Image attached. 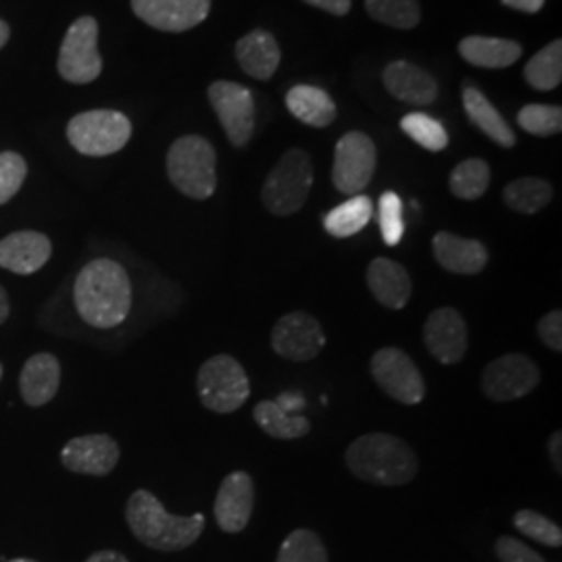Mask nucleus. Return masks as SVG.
I'll list each match as a JSON object with an SVG mask.
<instances>
[{
	"instance_id": "79ce46f5",
	"label": "nucleus",
	"mask_w": 562,
	"mask_h": 562,
	"mask_svg": "<svg viewBox=\"0 0 562 562\" xmlns=\"http://www.w3.org/2000/svg\"><path fill=\"white\" fill-rule=\"evenodd\" d=\"M562 434L561 431H554L552 436H550V440H548V452H550V461H552V467H554V471L561 475L562 473Z\"/></svg>"
},
{
	"instance_id": "9b49d317",
	"label": "nucleus",
	"mask_w": 562,
	"mask_h": 562,
	"mask_svg": "<svg viewBox=\"0 0 562 562\" xmlns=\"http://www.w3.org/2000/svg\"><path fill=\"white\" fill-rule=\"evenodd\" d=\"M101 71L99 23L94 18H80L67 30L60 46L59 74L71 83H90Z\"/></svg>"
},
{
	"instance_id": "f257e3e1",
	"label": "nucleus",
	"mask_w": 562,
	"mask_h": 562,
	"mask_svg": "<svg viewBox=\"0 0 562 562\" xmlns=\"http://www.w3.org/2000/svg\"><path fill=\"white\" fill-rule=\"evenodd\" d=\"M132 281L120 262L97 259L88 262L74 285V302L81 319L111 329L127 319L132 311Z\"/></svg>"
},
{
	"instance_id": "c85d7f7f",
	"label": "nucleus",
	"mask_w": 562,
	"mask_h": 562,
	"mask_svg": "<svg viewBox=\"0 0 562 562\" xmlns=\"http://www.w3.org/2000/svg\"><path fill=\"white\" fill-rule=\"evenodd\" d=\"M552 196H554L552 183L542 178H521V180L510 181L503 192L506 206L522 215L540 213L543 206H548V202L552 201Z\"/></svg>"
},
{
	"instance_id": "f704fd0d",
	"label": "nucleus",
	"mask_w": 562,
	"mask_h": 562,
	"mask_svg": "<svg viewBox=\"0 0 562 562\" xmlns=\"http://www.w3.org/2000/svg\"><path fill=\"white\" fill-rule=\"evenodd\" d=\"M517 121L527 134L548 138L561 134L562 109L559 104H527L519 111Z\"/></svg>"
},
{
	"instance_id": "473e14b6",
	"label": "nucleus",
	"mask_w": 562,
	"mask_h": 562,
	"mask_svg": "<svg viewBox=\"0 0 562 562\" xmlns=\"http://www.w3.org/2000/svg\"><path fill=\"white\" fill-rule=\"evenodd\" d=\"M402 132L417 142L422 148L429 153H442L448 148V132L443 130L442 123L425 113H408L401 121Z\"/></svg>"
},
{
	"instance_id": "423d86ee",
	"label": "nucleus",
	"mask_w": 562,
	"mask_h": 562,
	"mask_svg": "<svg viewBox=\"0 0 562 562\" xmlns=\"http://www.w3.org/2000/svg\"><path fill=\"white\" fill-rule=\"evenodd\" d=\"M196 387L204 408L220 415L236 413L250 398V380L232 355H215L202 362Z\"/></svg>"
},
{
	"instance_id": "4c0bfd02",
	"label": "nucleus",
	"mask_w": 562,
	"mask_h": 562,
	"mask_svg": "<svg viewBox=\"0 0 562 562\" xmlns=\"http://www.w3.org/2000/svg\"><path fill=\"white\" fill-rule=\"evenodd\" d=\"M27 176V165L18 153H0V204L20 192Z\"/></svg>"
},
{
	"instance_id": "bb28decb",
	"label": "nucleus",
	"mask_w": 562,
	"mask_h": 562,
	"mask_svg": "<svg viewBox=\"0 0 562 562\" xmlns=\"http://www.w3.org/2000/svg\"><path fill=\"white\" fill-rule=\"evenodd\" d=\"M252 417L262 431L276 440H299L311 431V422L302 415L285 411L278 401H261Z\"/></svg>"
},
{
	"instance_id": "7ed1b4c3",
	"label": "nucleus",
	"mask_w": 562,
	"mask_h": 562,
	"mask_svg": "<svg viewBox=\"0 0 562 562\" xmlns=\"http://www.w3.org/2000/svg\"><path fill=\"white\" fill-rule=\"evenodd\" d=\"M125 519L138 542L157 552H180L199 542L204 531V515L178 517L165 510L155 494L138 490L125 506Z\"/></svg>"
},
{
	"instance_id": "ea45409f",
	"label": "nucleus",
	"mask_w": 562,
	"mask_h": 562,
	"mask_svg": "<svg viewBox=\"0 0 562 562\" xmlns=\"http://www.w3.org/2000/svg\"><path fill=\"white\" fill-rule=\"evenodd\" d=\"M538 338L554 352H562V311H550L538 322Z\"/></svg>"
},
{
	"instance_id": "7c9ffc66",
	"label": "nucleus",
	"mask_w": 562,
	"mask_h": 562,
	"mask_svg": "<svg viewBox=\"0 0 562 562\" xmlns=\"http://www.w3.org/2000/svg\"><path fill=\"white\" fill-rule=\"evenodd\" d=\"M492 181L490 165L483 159H467L450 173V192L461 201H480Z\"/></svg>"
},
{
	"instance_id": "a211bd4d",
	"label": "nucleus",
	"mask_w": 562,
	"mask_h": 562,
	"mask_svg": "<svg viewBox=\"0 0 562 562\" xmlns=\"http://www.w3.org/2000/svg\"><path fill=\"white\" fill-rule=\"evenodd\" d=\"M438 265L457 276H477L490 261V252L482 241L461 238L450 232H438L431 240Z\"/></svg>"
},
{
	"instance_id": "c03bdc74",
	"label": "nucleus",
	"mask_w": 562,
	"mask_h": 562,
	"mask_svg": "<svg viewBox=\"0 0 562 562\" xmlns=\"http://www.w3.org/2000/svg\"><path fill=\"white\" fill-rule=\"evenodd\" d=\"M86 562H130L121 552L115 550H101V552H94L90 559Z\"/></svg>"
},
{
	"instance_id": "1a4fd4ad",
	"label": "nucleus",
	"mask_w": 562,
	"mask_h": 562,
	"mask_svg": "<svg viewBox=\"0 0 562 562\" xmlns=\"http://www.w3.org/2000/svg\"><path fill=\"white\" fill-rule=\"evenodd\" d=\"M371 375L383 392L406 406H415L425 398V380L415 361L396 346L380 348L371 357Z\"/></svg>"
},
{
	"instance_id": "72a5a7b5",
	"label": "nucleus",
	"mask_w": 562,
	"mask_h": 562,
	"mask_svg": "<svg viewBox=\"0 0 562 562\" xmlns=\"http://www.w3.org/2000/svg\"><path fill=\"white\" fill-rule=\"evenodd\" d=\"M276 562H329L325 543L311 529L292 531L283 543Z\"/></svg>"
},
{
	"instance_id": "de8ad7c7",
	"label": "nucleus",
	"mask_w": 562,
	"mask_h": 562,
	"mask_svg": "<svg viewBox=\"0 0 562 562\" xmlns=\"http://www.w3.org/2000/svg\"><path fill=\"white\" fill-rule=\"evenodd\" d=\"M9 562H38V561H30V559H15V561H9Z\"/></svg>"
},
{
	"instance_id": "aec40b11",
	"label": "nucleus",
	"mask_w": 562,
	"mask_h": 562,
	"mask_svg": "<svg viewBox=\"0 0 562 562\" xmlns=\"http://www.w3.org/2000/svg\"><path fill=\"white\" fill-rule=\"evenodd\" d=\"M383 83L394 99L406 104L427 106L438 99V81L406 60L390 63L383 71Z\"/></svg>"
},
{
	"instance_id": "cd10ccee",
	"label": "nucleus",
	"mask_w": 562,
	"mask_h": 562,
	"mask_svg": "<svg viewBox=\"0 0 562 562\" xmlns=\"http://www.w3.org/2000/svg\"><path fill=\"white\" fill-rule=\"evenodd\" d=\"M373 217V202L364 194H357L323 217V227L334 238H350L362 232Z\"/></svg>"
},
{
	"instance_id": "5701e85b",
	"label": "nucleus",
	"mask_w": 562,
	"mask_h": 562,
	"mask_svg": "<svg viewBox=\"0 0 562 562\" xmlns=\"http://www.w3.org/2000/svg\"><path fill=\"white\" fill-rule=\"evenodd\" d=\"M60 383V364L57 357L41 352L23 364L20 390L25 404L44 406L57 396Z\"/></svg>"
},
{
	"instance_id": "dca6fc26",
	"label": "nucleus",
	"mask_w": 562,
	"mask_h": 562,
	"mask_svg": "<svg viewBox=\"0 0 562 562\" xmlns=\"http://www.w3.org/2000/svg\"><path fill=\"white\" fill-rule=\"evenodd\" d=\"M134 13L161 32H186L206 20L211 0H132Z\"/></svg>"
},
{
	"instance_id": "f3484780",
	"label": "nucleus",
	"mask_w": 562,
	"mask_h": 562,
	"mask_svg": "<svg viewBox=\"0 0 562 562\" xmlns=\"http://www.w3.org/2000/svg\"><path fill=\"white\" fill-rule=\"evenodd\" d=\"M255 510V480L246 471L229 473L215 498V521L225 533H240Z\"/></svg>"
},
{
	"instance_id": "a18cd8bd",
	"label": "nucleus",
	"mask_w": 562,
	"mask_h": 562,
	"mask_svg": "<svg viewBox=\"0 0 562 562\" xmlns=\"http://www.w3.org/2000/svg\"><path fill=\"white\" fill-rule=\"evenodd\" d=\"M7 317H9V296H7L4 288L0 285V325L7 322Z\"/></svg>"
},
{
	"instance_id": "f03ea898",
	"label": "nucleus",
	"mask_w": 562,
	"mask_h": 562,
	"mask_svg": "<svg viewBox=\"0 0 562 562\" xmlns=\"http://www.w3.org/2000/svg\"><path fill=\"white\" fill-rule=\"evenodd\" d=\"M346 467L362 482L398 487L419 473L417 452L392 434H364L346 448Z\"/></svg>"
},
{
	"instance_id": "b1692460",
	"label": "nucleus",
	"mask_w": 562,
	"mask_h": 562,
	"mask_svg": "<svg viewBox=\"0 0 562 562\" xmlns=\"http://www.w3.org/2000/svg\"><path fill=\"white\" fill-rule=\"evenodd\" d=\"M462 104H464V111H467L469 120L473 121L490 140L496 142L503 148H513L517 144V136L510 130V125L504 121L503 115L498 113V109L487 101L485 94L480 92L477 88L464 86Z\"/></svg>"
},
{
	"instance_id": "c756f323",
	"label": "nucleus",
	"mask_w": 562,
	"mask_h": 562,
	"mask_svg": "<svg viewBox=\"0 0 562 562\" xmlns=\"http://www.w3.org/2000/svg\"><path fill=\"white\" fill-rule=\"evenodd\" d=\"M525 80L540 90L550 92L561 86L562 80V42H550L536 57L525 65Z\"/></svg>"
},
{
	"instance_id": "2f4dec72",
	"label": "nucleus",
	"mask_w": 562,
	"mask_h": 562,
	"mask_svg": "<svg viewBox=\"0 0 562 562\" xmlns=\"http://www.w3.org/2000/svg\"><path fill=\"white\" fill-rule=\"evenodd\" d=\"M364 9L373 20L396 30H413L422 21L417 0H364Z\"/></svg>"
},
{
	"instance_id": "a19ab883",
	"label": "nucleus",
	"mask_w": 562,
	"mask_h": 562,
	"mask_svg": "<svg viewBox=\"0 0 562 562\" xmlns=\"http://www.w3.org/2000/svg\"><path fill=\"white\" fill-rule=\"evenodd\" d=\"M304 2L313 4V7L322 9V11H327L331 15H338V18L348 15L350 7H352V0H304Z\"/></svg>"
},
{
	"instance_id": "09e8293b",
	"label": "nucleus",
	"mask_w": 562,
	"mask_h": 562,
	"mask_svg": "<svg viewBox=\"0 0 562 562\" xmlns=\"http://www.w3.org/2000/svg\"><path fill=\"white\" fill-rule=\"evenodd\" d=\"M0 378H2V364H0Z\"/></svg>"
},
{
	"instance_id": "39448f33",
	"label": "nucleus",
	"mask_w": 562,
	"mask_h": 562,
	"mask_svg": "<svg viewBox=\"0 0 562 562\" xmlns=\"http://www.w3.org/2000/svg\"><path fill=\"white\" fill-rule=\"evenodd\" d=\"M313 178L311 157L301 148L288 150L276 169H271L262 186L265 209L278 217H290L299 213L311 192Z\"/></svg>"
},
{
	"instance_id": "e433bc0d",
	"label": "nucleus",
	"mask_w": 562,
	"mask_h": 562,
	"mask_svg": "<svg viewBox=\"0 0 562 562\" xmlns=\"http://www.w3.org/2000/svg\"><path fill=\"white\" fill-rule=\"evenodd\" d=\"M380 227L382 238L387 246H398L404 236L402 201L396 192H383L380 199Z\"/></svg>"
},
{
	"instance_id": "c9c22d12",
	"label": "nucleus",
	"mask_w": 562,
	"mask_h": 562,
	"mask_svg": "<svg viewBox=\"0 0 562 562\" xmlns=\"http://www.w3.org/2000/svg\"><path fill=\"white\" fill-rule=\"evenodd\" d=\"M513 525L517 531H521L522 536L531 538L533 542L542 543L548 548H561L562 546L561 527L536 510H529V508L519 510L513 519Z\"/></svg>"
},
{
	"instance_id": "6e6552de",
	"label": "nucleus",
	"mask_w": 562,
	"mask_h": 562,
	"mask_svg": "<svg viewBox=\"0 0 562 562\" xmlns=\"http://www.w3.org/2000/svg\"><path fill=\"white\" fill-rule=\"evenodd\" d=\"M540 380L538 362L521 352H510L483 369L482 392L492 402L521 401L538 387Z\"/></svg>"
},
{
	"instance_id": "6ab92c4d",
	"label": "nucleus",
	"mask_w": 562,
	"mask_h": 562,
	"mask_svg": "<svg viewBox=\"0 0 562 562\" xmlns=\"http://www.w3.org/2000/svg\"><path fill=\"white\" fill-rule=\"evenodd\" d=\"M53 244L41 232H15L0 240V267L18 276H32L50 259Z\"/></svg>"
},
{
	"instance_id": "4be33fe9",
	"label": "nucleus",
	"mask_w": 562,
	"mask_h": 562,
	"mask_svg": "<svg viewBox=\"0 0 562 562\" xmlns=\"http://www.w3.org/2000/svg\"><path fill=\"white\" fill-rule=\"evenodd\" d=\"M236 57L246 76L255 80H271L280 67V44L269 32L252 30L236 44Z\"/></svg>"
},
{
	"instance_id": "4468645a",
	"label": "nucleus",
	"mask_w": 562,
	"mask_h": 562,
	"mask_svg": "<svg viewBox=\"0 0 562 562\" xmlns=\"http://www.w3.org/2000/svg\"><path fill=\"white\" fill-rule=\"evenodd\" d=\"M423 341L429 355L442 364H457L469 350V329L452 306L436 308L423 325Z\"/></svg>"
},
{
	"instance_id": "9d476101",
	"label": "nucleus",
	"mask_w": 562,
	"mask_h": 562,
	"mask_svg": "<svg viewBox=\"0 0 562 562\" xmlns=\"http://www.w3.org/2000/svg\"><path fill=\"white\" fill-rule=\"evenodd\" d=\"M378 150L373 140L362 132H348L336 144L331 181L338 192L357 196L373 180Z\"/></svg>"
},
{
	"instance_id": "20e7f679",
	"label": "nucleus",
	"mask_w": 562,
	"mask_h": 562,
	"mask_svg": "<svg viewBox=\"0 0 562 562\" xmlns=\"http://www.w3.org/2000/svg\"><path fill=\"white\" fill-rule=\"evenodd\" d=\"M167 176L171 183L194 201H206L217 190V153L201 136H183L167 153Z\"/></svg>"
},
{
	"instance_id": "2eb2a0df",
	"label": "nucleus",
	"mask_w": 562,
	"mask_h": 562,
	"mask_svg": "<svg viewBox=\"0 0 562 562\" xmlns=\"http://www.w3.org/2000/svg\"><path fill=\"white\" fill-rule=\"evenodd\" d=\"M120 443L106 434H90L74 438L63 448L60 461L65 469L80 475H94L104 477L109 475L120 462Z\"/></svg>"
},
{
	"instance_id": "f8f14e48",
	"label": "nucleus",
	"mask_w": 562,
	"mask_h": 562,
	"mask_svg": "<svg viewBox=\"0 0 562 562\" xmlns=\"http://www.w3.org/2000/svg\"><path fill=\"white\" fill-rule=\"evenodd\" d=\"M209 101L227 134V140L236 148H244L255 134L252 92L234 81H215L209 88Z\"/></svg>"
},
{
	"instance_id": "0eeeda50",
	"label": "nucleus",
	"mask_w": 562,
	"mask_h": 562,
	"mask_svg": "<svg viewBox=\"0 0 562 562\" xmlns=\"http://www.w3.org/2000/svg\"><path fill=\"white\" fill-rule=\"evenodd\" d=\"M132 136V123L117 111H88L67 125L71 146L86 157H109L120 153Z\"/></svg>"
},
{
	"instance_id": "37998d69",
	"label": "nucleus",
	"mask_w": 562,
	"mask_h": 562,
	"mask_svg": "<svg viewBox=\"0 0 562 562\" xmlns=\"http://www.w3.org/2000/svg\"><path fill=\"white\" fill-rule=\"evenodd\" d=\"M543 2L546 0H503L504 7L521 11V13H527V15H536L538 11H542Z\"/></svg>"
},
{
	"instance_id": "ddd939ff",
	"label": "nucleus",
	"mask_w": 562,
	"mask_h": 562,
	"mask_svg": "<svg viewBox=\"0 0 562 562\" xmlns=\"http://www.w3.org/2000/svg\"><path fill=\"white\" fill-rule=\"evenodd\" d=\"M271 346L273 352L285 361H313L325 346L322 323L304 311L288 313L276 323L271 331Z\"/></svg>"
},
{
	"instance_id": "49530a36",
	"label": "nucleus",
	"mask_w": 562,
	"mask_h": 562,
	"mask_svg": "<svg viewBox=\"0 0 562 562\" xmlns=\"http://www.w3.org/2000/svg\"><path fill=\"white\" fill-rule=\"evenodd\" d=\"M9 41V25L4 21H0V48Z\"/></svg>"
},
{
	"instance_id": "393cba45",
	"label": "nucleus",
	"mask_w": 562,
	"mask_h": 562,
	"mask_svg": "<svg viewBox=\"0 0 562 562\" xmlns=\"http://www.w3.org/2000/svg\"><path fill=\"white\" fill-rule=\"evenodd\" d=\"M462 59L482 69H506L521 59L519 42L487 36H469L459 44Z\"/></svg>"
},
{
	"instance_id": "58836bf2",
	"label": "nucleus",
	"mask_w": 562,
	"mask_h": 562,
	"mask_svg": "<svg viewBox=\"0 0 562 562\" xmlns=\"http://www.w3.org/2000/svg\"><path fill=\"white\" fill-rule=\"evenodd\" d=\"M494 550L501 562H546L542 554H538L533 548L510 536L498 538Z\"/></svg>"
},
{
	"instance_id": "a878e982",
	"label": "nucleus",
	"mask_w": 562,
	"mask_h": 562,
	"mask_svg": "<svg viewBox=\"0 0 562 562\" xmlns=\"http://www.w3.org/2000/svg\"><path fill=\"white\" fill-rule=\"evenodd\" d=\"M285 106L296 120L311 127H327L336 120V104L329 94L317 86H294L285 94Z\"/></svg>"
},
{
	"instance_id": "412c9836",
	"label": "nucleus",
	"mask_w": 562,
	"mask_h": 562,
	"mask_svg": "<svg viewBox=\"0 0 562 562\" xmlns=\"http://www.w3.org/2000/svg\"><path fill=\"white\" fill-rule=\"evenodd\" d=\"M367 285L375 296V301L392 311L404 308L413 294V281L408 271L402 267L401 262L385 259V257H378L369 265Z\"/></svg>"
}]
</instances>
